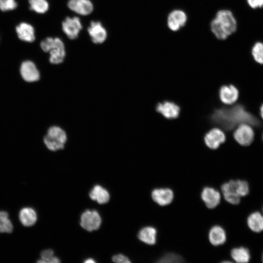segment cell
<instances>
[{
    "mask_svg": "<svg viewBox=\"0 0 263 263\" xmlns=\"http://www.w3.org/2000/svg\"><path fill=\"white\" fill-rule=\"evenodd\" d=\"M210 122L225 132L232 133L239 125H250L254 132H263V120L248 112L244 106L237 101L231 105H224L215 108L208 116Z\"/></svg>",
    "mask_w": 263,
    "mask_h": 263,
    "instance_id": "1",
    "label": "cell"
},
{
    "mask_svg": "<svg viewBox=\"0 0 263 263\" xmlns=\"http://www.w3.org/2000/svg\"><path fill=\"white\" fill-rule=\"evenodd\" d=\"M210 29L217 39L225 40L237 31V20L230 10H220L210 22Z\"/></svg>",
    "mask_w": 263,
    "mask_h": 263,
    "instance_id": "2",
    "label": "cell"
},
{
    "mask_svg": "<svg viewBox=\"0 0 263 263\" xmlns=\"http://www.w3.org/2000/svg\"><path fill=\"white\" fill-rule=\"evenodd\" d=\"M40 46L44 52L49 53L51 63L58 64L63 61L66 52L64 44L60 38H47L41 41Z\"/></svg>",
    "mask_w": 263,
    "mask_h": 263,
    "instance_id": "3",
    "label": "cell"
},
{
    "mask_svg": "<svg viewBox=\"0 0 263 263\" xmlns=\"http://www.w3.org/2000/svg\"><path fill=\"white\" fill-rule=\"evenodd\" d=\"M67 137L65 131L57 126L50 127L43 137V142L50 150L55 151L64 149Z\"/></svg>",
    "mask_w": 263,
    "mask_h": 263,
    "instance_id": "4",
    "label": "cell"
},
{
    "mask_svg": "<svg viewBox=\"0 0 263 263\" xmlns=\"http://www.w3.org/2000/svg\"><path fill=\"white\" fill-rule=\"evenodd\" d=\"M235 141L242 146H248L253 141L255 132L253 127L247 123L238 126L232 132Z\"/></svg>",
    "mask_w": 263,
    "mask_h": 263,
    "instance_id": "5",
    "label": "cell"
},
{
    "mask_svg": "<svg viewBox=\"0 0 263 263\" xmlns=\"http://www.w3.org/2000/svg\"><path fill=\"white\" fill-rule=\"evenodd\" d=\"M221 190L225 200L229 204L237 206L241 202V197L237 192L236 179H230L224 183Z\"/></svg>",
    "mask_w": 263,
    "mask_h": 263,
    "instance_id": "6",
    "label": "cell"
},
{
    "mask_svg": "<svg viewBox=\"0 0 263 263\" xmlns=\"http://www.w3.org/2000/svg\"><path fill=\"white\" fill-rule=\"evenodd\" d=\"M227 139L225 132L220 128H213L209 130L204 135V141L207 147L216 150L225 142Z\"/></svg>",
    "mask_w": 263,
    "mask_h": 263,
    "instance_id": "7",
    "label": "cell"
},
{
    "mask_svg": "<svg viewBox=\"0 0 263 263\" xmlns=\"http://www.w3.org/2000/svg\"><path fill=\"white\" fill-rule=\"evenodd\" d=\"M19 74L22 79L28 83L38 82L40 78L39 70L36 64L30 60H25L21 63Z\"/></svg>",
    "mask_w": 263,
    "mask_h": 263,
    "instance_id": "8",
    "label": "cell"
},
{
    "mask_svg": "<svg viewBox=\"0 0 263 263\" xmlns=\"http://www.w3.org/2000/svg\"><path fill=\"white\" fill-rule=\"evenodd\" d=\"M219 97L224 105H231L238 101L239 91L233 84H225L220 87L218 92Z\"/></svg>",
    "mask_w": 263,
    "mask_h": 263,
    "instance_id": "9",
    "label": "cell"
},
{
    "mask_svg": "<svg viewBox=\"0 0 263 263\" xmlns=\"http://www.w3.org/2000/svg\"><path fill=\"white\" fill-rule=\"evenodd\" d=\"M101 224V217L96 210H87L81 216L80 224L82 228L87 231L97 230Z\"/></svg>",
    "mask_w": 263,
    "mask_h": 263,
    "instance_id": "10",
    "label": "cell"
},
{
    "mask_svg": "<svg viewBox=\"0 0 263 263\" xmlns=\"http://www.w3.org/2000/svg\"><path fill=\"white\" fill-rule=\"evenodd\" d=\"M156 111L168 119H173L179 116L181 109L176 103L170 101H164L158 103L155 107Z\"/></svg>",
    "mask_w": 263,
    "mask_h": 263,
    "instance_id": "11",
    "label": "cell"
},
{
    "mask_svg": "<svg viewBox=\"0 0 263 263\" xmlns=\"http://www.w3.org/2000/svg\"><path fill=\"white\" fill-rule=\"evenodd\" d=\"M187 20V15L183 10L175 9L168 16L167 25L171 31L176 32L186 25Z\"/></svg>",
    "mask_w": 263,
    "mask_h": 263,
    "instance_id": "12",
    "label": "cell"
},
{
    "mask_svg": "<svg viewBox=\"0 0 263 263\" xmlns=\"http://www.w3.org/2000/svg\"><path fill=\"white\" fill-rule=\"evenodd\" d=\"M62 30L70 39L76 38L82 29L81 21L77 17H68L63 21Z\"/></svg>",
    "mask_w": 263,
    "mask_h": 263,
    "instance_id": "13",
    "label": "cell"
},
{
    "mask_svg": "<svg viewBox=\"0 0 263 263\" xmlns=\"http://www.w3.org/2000/svg\"><path fill=\"white\" fill-rule=\"evenodd\" d=\"M201 198L207 208L212 209L220 204L221 195L220 192L214 188L206 187L201 192Z\"/></svg>",
    "mask_w": 263,
    "mask_h": 263,
    "instance_id": "14",
    "label": "cell"
},
{
    "mask_svg": "<svg viewBox=\"0 0 263 263\" xmlns=\"http://www.w3.org/2000/svg\"><path fill=\"white\" fill-rule=\"evenodd\" d=\"M152 200L161 206L170 204L173 200L174 193L169 188H156L151 193Z\"/></svg>",
    "mask_w": 263,
    "mask_h": 263,
    "instance_id": "15",
    "label": "cell"
},
{
    "mask_svg": "<svg viewBox=\"0 0 263 263\" xmlns=\"http://www.w3.org/2000/svg\"><path fill=\"white\" fill-rule=\"evenodd\" d=\"M246 223L252 232L259 233L263 231V213L259 210L251 212L247 217Z\"/></svg>",
    "mask_w": 263,
    "mask_h": 263,
    "instance_id": "16",
    "label": "cell"
},
{
    "mask_svg": "<svg viewBox=\"0 0 263 263\" xmlns=\"http://www.w3.org/2000/svg\"><path fill=\"white\" fill-rule=\"evenodd\" d=\"M88 31L92 40L95 43H101L106 39V30L99 21L91 22Z\"/></svg>",
    "mask_w": 263,
    "mask_h": 263,
    "instance_id": "17",
    "label": "cell"
},
{
    "mask_svg": "<svg viewBox=\"0 0 263 263\" xmlns=\"http://www.w3.org/2000/svg\"><path fill=\"white\" fill-rule=\"evenodd\" d=\"M230 257L236 263H249L251 253L248 248L244 245L236 246L231 249Z\"/></svg>",
    "mask_w": 263,
    "mask_h": 263,
    "instance_id": "18",
    "label": "cell"
},
{
    "mask_svg": "<svg viewBox=\"0 0 263 263\" xmlns=\"http://www.w3.org/2000/svg\"><path fill=\"white\" fill-rule=\"evenodd\" d=\"M68 6L73 11L81 15H88L93 10V5L90 0H70Z\"/></svg>",
    "mask_w": 263,
    "mask_h": 263,
    "instance_id": "19",
    "label": "cell"
},
{
    "mask_svg": "<svg viewBox=\"0 0 263 263\" xmlns=\"http://www.w3.org/2000/svg\"><path fill=\"white\" fill-rule=\"evenodd\" d=\"M208 240L214 246L224 244L227 240V234L225 229L220 225L212 226L208 232Z\"/></svg>",
    "mask_w": 263,
    "mask_h": 263,
    "instance_id": "20",
    "label": "cell"
},
{
    "mask_svg": "<svg viewBox=\"0 0 263 263\" xmlns=\"http://www.w3.org/2000/svg\"><path fill=\"white\" fill-rule=\"evenodd\" d=\"M16 32L19 38L23 41L31 42L35 39L34 28L27 23H20L16 27Z\"/></svg>",
    "mask_w": 263,
    "mask_h": 263,
    "instance_id": "21",
    "label": "cell"
},
{
    "mask_svg": "<svg viewBox=\"0 0 263 263\" xmlns=\"http://www.w3.org/2000/svg\"><path fill=\"white\" fill-rule=\"evenodd\" d=\"M139 239L149 245H153L156 243L157 230L152 226H148L140 229L138 234Z\"/></svg>",
    "mask_w": 263,
    "mask_h": 263,
    "instance_id": "22",
    "label": "cell"
},
{
    "mask_svg": "<svg viewBox=\"0 0 263 263\" xmlns=\"http://www.w3.org/2000/svg\"><path fill=\"white\" fill-rule=\"evenodd\" d=\"M89 196L92 200L96 201L100 204H105L110 199V195L108 191L99 185L94 186L90 191Z\"/></svg>",
    "mask_w": 263,
    "mask_h": 263,
    "instance_id": "23",
    "label": "cell"
},
{
    "mask_svg": "<svg viewBox=\"0 0 263 263\" xmlns=\"http://www.w3.org/2000/svg\"><path fill=\"white\" fill-rule=\"evenodd\" d=\"M19 219L23 225L30 226L36 222L37 215L34 209L31 207H24L19 212Z\"/></svg>",
    "mask_w": 263,
    "mask_h": 263,
    "instance_id": "24",
    "label": "cell"
},
{
    "mask_svg": "<svg viewBox=\"0 0 263 263\" xmlns=\"http://www.w3.org/2000/svg\"><path fill=\"white\" fill-rule=\"evenodd\" d=\"M250 53L255 62L263 65V41L255 42L250 49Z\"/></svg>",
    "mask_w": 263,
    "mask_h": 263,
    "instance_id": "25",
    "label": "cell"
},
{
    "mask_svg": "<svg viewBox=\"0 0 263 263\" xmlns=\"http://www.w3.org/2000/svg\"><path fill=\"white\" fill-rule=\"evenodd\" d=\"M13 228V225L9 219L7 212L0 211V233H11Z\"/></svg>",
    "mask_w": 263,
    "mask_h": 263,
    "instance_id": "26",
    "label": "cell"
},
{
    "mask_svg": "<svg viewBox=\"0 0 263 263\" xmlns=\"http://www.w3.org/2000/svg\"><path fill=\"white\" fill-rule=\"evenodd\" d=\"M31 10L38 13L46 12L49 8V4L46 0H29Z\"/></svg>",
    "mask_w": 263,
    "mask_h": 263,
    "instance_id": "27",
    "label": "cell"
},
{
    "mask_svg": "<svg viewBox=\"0 0 263 263\" xmlns=\"http://www.w3.org/2000/svg\"><path fill=\"white\" fill-rule=\"evenodd\" d=\"M41 258L38 263H58L60 262L59 259L55 256L54 251L50 249H46L42 251L40 254Z\"/></svg>",
    "mask_w": 263,
    "mask_h": 263,
    "instance_id": "28",
    "label": "cell"
},
{
    "mask_svg": "<svg viewBox=\"0 0 263 263\" xmlns=\"http://www.w3.org/2000/svg\"><path fill=\"white\" fill-rule=\"evenodd\" d=\"M183 259L178 254L169 253L162 256L157 261L159 263H181Z\"/></svg>",
    "mask_w": 263,
    "mask_h": 263,
    "instance_id": "29",
    "label": "cell"
},
{
    "mask_svg": "<svg viewBox=\"0 0 263 263\" xmlns=\"http://www.w3.org/2000/svg\"><path fill=\"white\" fill-rule=\"evenodd\" d=\"M17 6L15 0H0V9L3 11L14 10Z\"/></svg>",
    "mask_w": 263,
    "mask_h": 263,
    "instance_id": "30",
    "label": "cell"
},
{
    "mask_svg": "<svg viewBox=\"0 0 263 263\" xmlns=\"http://www.w3.org/2000/svg\"><path fill=\"white\" fill-rule=\"evenodd\" d=\"M248 6L252 10L263 9V0H246Z\"/></svg>",
    "mask_w": 263,
    "mask_h": 263,
    "instance_id": "31",
    "label": "cell"
},
{
    "mask_svg": "<svg viewBox=\"0 0 263 263\" xmlns=\"http://www.w3.org/2000/svg\"><path fill=\"white\" fill-rule=\"evenodd\" d=\"M112 260L113 262L117 263H130L131 262L127 257L121 254L113 256Z\"/></svg>",
    "mask_w": 263,
    "mask_h": 263,
    "instance_id": "32",
    "label": "cell"
},
{
    "mask_svg": "<svg viewBox=\"0 0 263 263\" xmlns=\"http://www.w3.org/2000/svg\"><path fill=\"white\" fill-rule=\"evenodd\" d=\"M260 114L261 118L263 120V103L260 107Z\"/></svg>",
    "mask_w": 263,
    "mask_h": 263,
    "instance_id": "33",
    "label": "cell"
},
{
    "mask_svg": "<svg viewBox=\"0 0 263 263\" xmlns=\"http://www.w3.org/2000/svg\"><path fill=\"white\" fill-rule=\"evenodd\" d=\"M84 263H95V261L93 260V259L90 258L84 261Z\"/></svg>",
    "mask_w": 263,
    "mask_h": 263,
    "instance_id": "34",
    "label": "cell"
},
{
    "mask_svg": "<svg viewBox=\"0 0 263 263\" xmlns=\"http://www.w3.org/2000/svg\"><path fill=\"white\" fill-rule=\"evenodd\" d=\"M261 261H262V263H263V251L262 254Z\"/></svg>",
    "mask_w": 263,
    "mask_h": 263,
    "instance_id": "35",
    "label": "cell"
},
{
    "mask_svg": "<svg viewBox=\"0 0 263 263\" xmlns=\"http://www.w3.org/2000/svg\"><path fill=\"white\" fill-rule=\"evenodd\" d=\"M261 212L263 213V206L262 207Z\"/></svg>",
    "mask_w": 263,
    "mask_h": 263,
    "instance_id": "36",
    "label": "cell"
},
{
    "mask_svg": "<svg viewBox=\"0 0 263 263\" xmlns=\"http://www.w3.org/2000/svg\"><path fill=\"white\" fill-rule=\"evenodd\" d=\"M262 139H263V134H262Z\"/></svg>",
    "mask_w": 263,
    "mask_h": 263,
    "instance_id": "37",
    "label": "cell"
}]
</instances>
